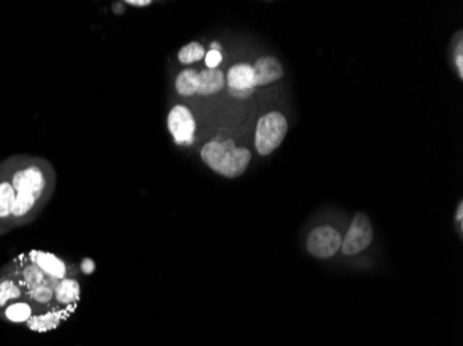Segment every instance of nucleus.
Segmentation results:
<instances>
[{
  "mask_svg": "<svg viewBox=\"0 0 463 346\" xmlns=\"http://www.w3.org/2000/svg\"><path fill=\"white\" fill-rule=\"evenodd\" d=\"M125 5L135 6V8H146L152 5V0H127Z\"/></svg>",
  "mask_w": 463,
  "mask_h": 346,
  "instance_id": "nucleus-23",
  "label": "nucleus"
},
{
  "mask_svg": "<svg viewBox=\"0 0 463 346\" xmlns=\"http://www.w3.org/2000/svg\"><path fill=\"white\" fill-rule=\"evenodd\" d=\"M204 59H206V64H207L208 70H217V67L222 61V55H221V52L210 50L208 53H206Z\"/></svg>",
  "mask_w": 463,
  "mask_h": 346,
  "instance_id": "nucleus-20",
  "label": "nucleus"
},
{
  "mask_svg": "<svg viewBox=\"0 0 463 346\" xmlns=\"http://www.w3.org/2000/svg\"><path fill=\"white\" fill-rule=\"evenodd\" d=\"M27 258L34 262L49 278L55 281H60L66 277H71L73 271L70 265L62 259L60 256L46 252V251H39V249H33L26 253Z\"/></svg>",
  "mask_w": 463,
  "mask_h": 346,
  "instance_id": "nucleus-8",
  "label": "nucleus"
},
{
  "mask_svg": "<svg viewBox=\"0 0 463 346\" xmlns=\"http://www.w3.org/2000/svg\"><path fill=\"white\" fill-rule=\"evenodd\" d=\"M455 222H456V227L459 231V236H462V230H463V204L462 201L457 204L456 206V212H455Z\"/></svg>",
  "mask_w": 463,
  "mask_h": 346,
  "instance_id": "nucleus-22",
  "label": "nucleus"
},
{
  "mask_svg": "<svg viewBox=\"0 0 463 346\" xmlns=\"http://www.w3.org/2000/svg\"><path fill=\"white\" fill-rule=\"evenodd\" d=\"M168 129L176 144H192L196 132V121L192 111L185 106H175L168 115Z\"/></svg>",
  "mask_w": 463,
  "mask_h": 346,
  "instance_id": "nucleus-6",
  "label": "nucleus"
},
{
  "mask_svg": "<svg viewBox=\"0 0 463 346\" xmlns=\"http://www.w3.org/2000/svg\"><path fill=\"white\" fill-rule=\"evenodd\" d=\"M343 234L332 224L314 227L307 238V252L318 259H330L341 248Z\"/></svg>",
  "mask_w": 463,
  "mask_h": 346,
  "instance_id": "nucleus-5",
  "label": "nucleus"
},
{
  "mask_svg": "<svg viewBox=\"0 0 463 346\" xmlns=\"http://www.w3.org/2000/svg\"><path fill=\"white\" fill-rule=\"evenodd\" d=\"M81 299V284L77 278L66 277L55 285V306L74 310Z\"/></svg>",
  "mask_w": 463,
  "mask_h": 346,
  "instance_id": "nucleus-13",
  "label": "nucleus"
},
{
  "mask_svg": "<svg viewBox=\"0 0 463 346\" xmlns=\"http://www.w3.org/2000/svg\"><path fill=\"white\" fill-rule=\"evenodd\" d=\"M55 285L56 282H45L26 291V299L37 307L38 313L55 307Z\"/></svg>",
  "mask_w": 463,
  "mask_h": 346,
  "instance_id": "nucleus-16",
  "label": "nucleus"
},
{
  "mask_svg": "<svg viewBox=\"0 0 463 346\" xmlns=\"http://www.w3.org/2000/svg\"><path fill=\"white\" fill-rule=\"evenodd\" d=\"M12 262H13V266H15V271H16L20 282L26 288V291H28L34 287H38L41 284H45V282H57V281L49 278L34 262H31L27 258L26 253L17 256Z\"/></svg>",
  "mask_w": 463,
  "mask_h": 346,
  "instance_id": "nucleus-11",
  "label": "nucleus"
},
{
  "mask_svg": "<svg viewBox=\"0 0 463 346\" xmlns=\"http://www.w3.org/2000/svg\"><path fill=\"white\" fill-rule=\"evenodd\" d=\"M289 124L280 113H269L260 118L255 129L254 144L261 155L272 154L284 140Z\"/></svg>",
  "mask_w": 463,
  "mask_h": 346,
  "instance_id": "nucleus-3",
  "label": "nucleus"
},
{
  "mask_svg": "<svg viewBox=\"0 0 463 346\" xmlns=\"http://www.w3.org/2000/svg\"><path fill=\"white\" fill-rule=\"evenodd\" d=\"M176 92L181 96L189 97L197 93L199 88V73L196 70H185L182 71L175 81Z\"/></svg>",
  "mask_w": 463,
  "mask_h": 346,
  "instance_id": "nucleus-18",
  "label": "nucleus"
},
{
  "mask_svg": "<svg viewBox=\"0 0 463 346\" xmlns=\"http://www.w3.org/2000/svg\"><path fill=\"white\" fill-rule=\"evenodd\" d=\"M225 75L219 70H203L199 73L197 93L201 96H211L221 92L225 86Z\"/></svg>",
  "mask_w": 463,
  "mask_h": 346,
  "instance_id": "nucleus-17",
  "label": "nucleus"
},
{
  "mask_svg": "<svg viewBox=\"0 0 463 346\" xmlns=\"http://www.w3.org/2000/svg\"><path fill=\"white\" fill-rule=\"evenodd\" d=\"M82 269H84V271L88 274V273H92V271H93L95 265H93V262H92L91 259H85L84 263H82Z\"/></svg>",
  "mask_w": 463,
  "mask_h": 346,
  "instance_id": "nucleus-24",
  "label": "nucleus"
},
{
  "mask_svg": "<svg viewBox=\"0 0 463 346\" xmlns=\"http://www.w3.org/2000/svg\"><path fill=\"white\" fill-rule=\"evenodd\" d=\"M9 173L16 191L13 226H23L34 220L46 205L53 191V177L45 169V164L37 161L21 162Z\"/></svg>",
  "mask_w": 463,
  "mask_h": 346,
  "instance_id": "nucleus-1",
  "label": "nucleus"
},
{
  "mask_svg": "<svg viewBox=\"0 0 463 346\" xmlns=\"http://www.w3.org/2000/svg\"><path fill=\"white\" fill-rule=\"evenodd\" d=\"M221 49H222V46H221L219 44H217V42L211 44V50H217V52H219Z\"/></svg>",
  "mask_w": 463,
  "mask_h": 346,
  "instance_id": "nucleus-25",
  "label": "nucleus"
},
{
  "mask_svg": "<svg viewBox=\"0 0 463 346\" xmlns=\"http://www.w3.org/2000/svg\"><path fill=\"white\" fill-rule=\"evenodd\" d=\"M201 160L215 173L235 179L246 172L251 161V153L244 147H237L233 139L214 140L201 148Z\"/></svg>",
  "mask_w": 463,
  "mask_h": 346,
  "instance_id": "nucleus-2",
  "label": "nucleus"
},
{
  "mask_svg": "<svg viewBox=\"0 0 463 346\" xmlns=\"http://www.w3.org/2000/svg\"><path fill=\"white\" fill-rule=\"evenodd\" d=\"M255 86H265L279 81L283 77V68L280 63L273 57H261L253 67Z\"/></svg>",
  "mask_w": 463,
  "mask_h": 346,
  "instance_id": "nucleus-14",
  "label": "nucleus"
},
{
  "mask_svg": "<svg viewBox=\"0 0 463 346\" xmlns=\"http://www.w3.org/2000/svg\"><path fill=\"white\" fill-rule=\"evenodd\" d=\"M21 299H26V288L15 271L13 262H10L0 271V310Z\"/></svg>",
  "mask_w": 463,
  "mask_h": 346,
  "instance_id": "nucleus-9",
  "label": "nucleus"
},
{
  "mask_svg": "<svg viewBox=\"0 0 463 346\" xmlns=\"http://www.w3.org/2000/svg\"><path fill=\"white\" fill-rule=\"evenodd\" d=\"M206 57V50L203 45L199 42H190L189 45L183 46L178 53V60L182 64H192L196 61H200Z\"/></svg>",
  "mask_w": 463,
  "mask_h": 346,
  "instance_id": "nucleus-19",
  "label": "nucleus"
},
{
  "mask_svg": "<svg viewBox=\"0 0 463 346\" xmlns=\"http://www.w3.org/2000/svg\"><path fill=\"white\" fill-rule=\"evenodd\" d=\"M455 64H456V68H457V73H459V78L462 79L463 78V42H462V38H459L457 41V46L455 49Z\"/></svg>",
  "mask_w": 463,
  "mask_h": 346,
  "instance_id": "nucleus-21",
  "label": "nucleus"
},
{
  "mask_svg": "<svg viewBox=\"0 0 463 346\" xmlns=\"http://www.w3.org/2000/svg\"><path fill=\"white\" fill-rule=\"evenodd\" d=\"M373 238L374 231L369 216L363 212H358L354 215L351 224L343 236L340 251L345 256H355L366 251L373 242Z\"/></svg>",
  "mask_w": 463,
  "mask_h": 346,
  "instance_id": "nucleus-4",
  "label": "nucleus"
},
{
  "mask_svg": "<svg viewBox=\"0 0 463 346\" xmlns=\"http://www.w3.org/2000/svg\"><path fill=\"white\" fill-rule=\"evenodd\" d=\"M37 313L38 310L33 303H30L27 299H21L8 305L6 307L0 310V317L12 324L26 325L28 320Z\"/></svg>",
  "mask_w": 463,
  "mask_h": 346,
  "instance_id": "nucleus-15",
  "label": "nucleus"
},
{
  "mask_svg": "<svg viewBox=\"0 0 463 346\" xmlns=\"http://www.w3.org/2000/svg\"><path fill=\"white\" fill-rule=\"evenodd\" d=\"M229 95L239 100H246L253 96L255 84H254V71L253 66L240 63L233 66L226 78Z\"/></svg>",
  "mask_w": 463,
  "mask_h": 346,
  "instance_id": "nucleus-7",
  "label": "nucleus"
},
{
  "mask_svg": "<svg viewBox=\"0 0 463 346\" xmlns=\"http://www.w3.org/2000/svg\"><path fill=\"white\" fill-rule=\"evenodd\" d=\"M73 313H74V310L62 309V307L55 306V307H51V309H46L44 311H39V313L34 314L24 327H27L30 331H34V332H38V334L49 332V331H53V329L59 328L62 325V323L66 321Z\"/></svg>",
  "mask_w": 463,
  "mask_h": 346,
  "instance_id": "nucleus-10",
  "label": "nucleus"
},
{
  "mask_svg": "<svg viewBox=\"0 0 463 346\" xmlns=\"http://www.w3.org/2000/svg\"><path fill=\"white\" fill-rule=\"evenodd\" d=\"M0 176V234L13 229V211L16 204V191L8 176Z\"/></svg>",
  "mask_w": 463,
  "mask_h": 346,
  "instance_id": "nucleus-12",
  "label": "nucleus"
}]
</instances>
